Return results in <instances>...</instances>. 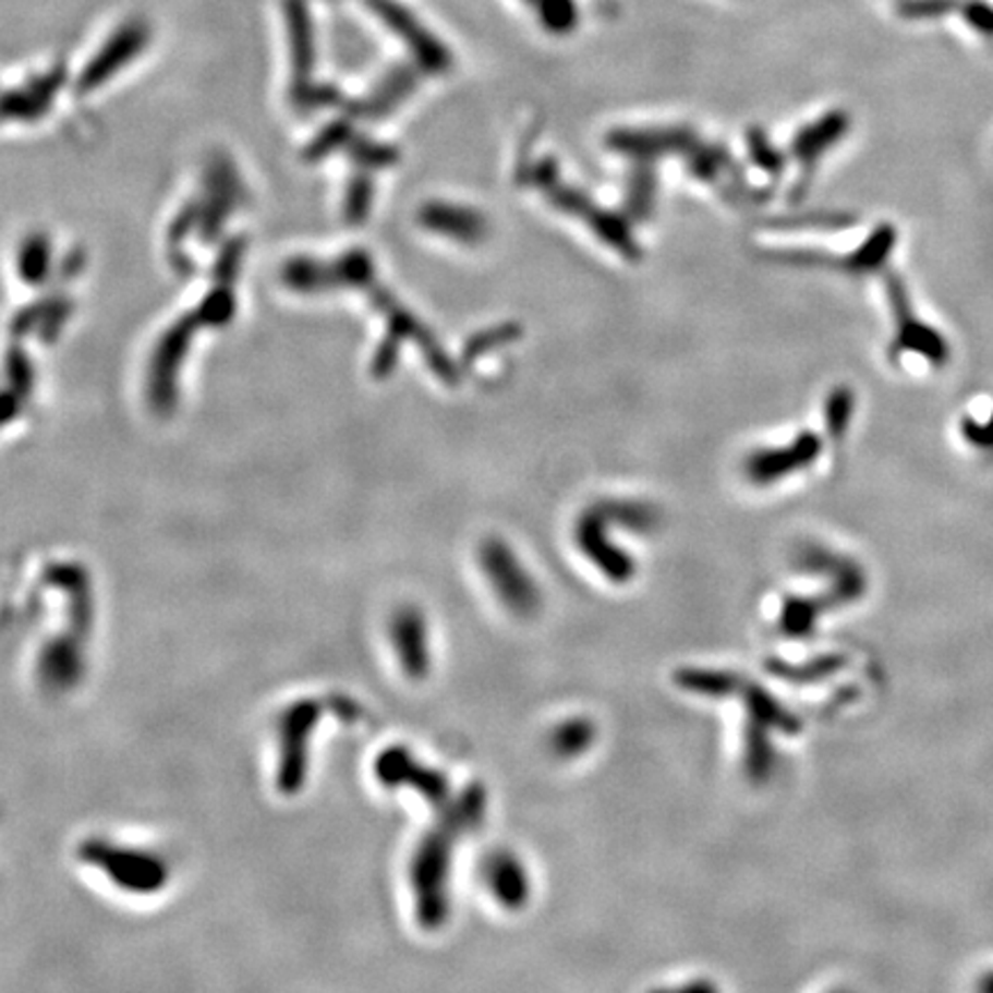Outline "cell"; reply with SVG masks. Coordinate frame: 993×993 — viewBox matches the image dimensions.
Segmentation results:
<instances>
[{
  "label": "cell",
  "mask_w": 993,
  "mask_h": 993,
  "mask_svg": "<svg viewBox=\"0 0 993 993\" xmlns=\"http://www.w3.org/2000/svg\"><path fill=\"white\" fill-rule=\"evenodd\" d=\"M483 881L491 895L509 911H520L532 895L524 864L511 851H495L483 862Z\"/></svg>",
  "instance_id": "cell-6"
},
{
  "label": "cell",
  "mask_w": 993,
  "mask_h": 993,
  "mask_svg": "<svg viewBox=\"0 0 993 993\" xmlns=\"http://www.w3.org/2000/svg\"><path fill=\"white\" fill-rule=\"evenodd\" d=\"M393 642L396 651L403 663V669L421 679L431 669V649H428V628L424 617L416 609H403L393 619Z\"/></svg>",
  "instance_id": "cell-10"
},
{
  "label": "cell",
  "mask_w": 993,
  "mask_h": 993,
  "mask_svg": "<svg viewBox=\"0 0 993 993\" xmlns=\"http://www.w3.org/2000/svg\"><path fill=\"white\" fill-rule=\"evenodd\" d=\"M550 33H568L578 26L580 8L576 0H522Z\"/></svg>",
  "instance_id": "cell-15"
},
{
  "label": "cell",
  "mask_w": 993,
  "mask_h": 993,
  "mask_svg": "<svg viewBox=\"0 0 993 993\" xmlns=\"http://www.w3.org/2000/svg\"><path fill=\"white\" fill-rule=\"evenodd\" d=\"M578 543L582 553L594 561L601 573L611 582L623 584L635 578V561L623 555L617 545H611L605 536V513L603 509L586 513L578 524Z\"/></svg>",
  "instance_id": "cell-5"
},
{
  "label": "cell",
  "mask_w": 993,
  "mask_h": 993,
  "mask_svg": "<svg viewBox=\"0 0 993 993\" xmlns=\"http://www.w3.org/2000/svg\"><path fill=\"white\" fill-rule=\"evenodd\" d=\"M819 451H821L819 437L814 433H802L791 444V447L777 449V451H764L756 458H752L748 464V474L756 483H771V481H777L791 472H798L806 468V464L814 462Z\"/></svg>",
  "instance_id": "cell-8"
},
{
  "label": "cell",
  "mask_w": 993,
  "mask_h": 993,
  "mask_svg": "<svg viewBox=\"0 0 993 993\" xmlns=\"http://www.w3.org/2000/svg\"><path fill=\"white\" fill-rule=\"evenodd\" d=\"M483 573L491 580L499 601L518 617H532L541 607V591L520 559L504 541L491 538L481 547Z\"/></svg>",
  "instance_id": "cell-4"
},
{
  "label": "cell",
  "mask_w": 993,
  "mask_h": 993,
  "mask_svg": "<svg viewBox=\"0 0 993 993\" xmlns=\"http://www.w3.org/2000/svg\"><path fill=\"white\" fill-rule=\"evenodd\" d=\"M377 771L387 785H400V782H405V785L416 787L419 794H424L431 802H447L449 798V779L437 771L419 766L410 756V752H385Z\"/></svg>",
  "instance_id": "cell-7"
},
{
  "label": "cell",
  "mask_w": 993,
  "mask_h": 993,
  "mask_svg": "<svg viewBox=\"0 0 993 993\" xmlns=\"http://www.w3.org/2000/svg\"><path fill=\"white\" fill-rule=\"evenodd\" d=\"M676 686L694 692V694H706V697H729L736 692L738 683H741V676L723 671V669H681L676 671Z\"/></svg>",
  "instance_id": "cell-13"
},
{
  "label": "cell",
  "mask_w": 993,
  "mask_h": 993,
  "mask_svg": "<svg viewBox=\"0 0 993 993\" xmlns=\"http://www.w3.org/2000/svg\"><path fill=\"white\" fill-rule=\"evenodd\" d=\"M885 292H887V302H891L895 323H897V334L891 346V356L895 359L904 352H913V354H920L924 362H929L932 366H945L949 362V343L945 341V336L938 329L916 318L913 304H911V298H908L904 279L897 277V274H887Z\"/></svg>",
  "instance_id": "cell-3"
},
{
  "label": "cell",
  "mask_w": 993,
  "mask_h": 993,
  "mask_svg": "<svg viewBox=\"0 0 993 993\" xmlns=\"http://www.w3.org/2000/svg\"><path fill=\"white\" fill-rule=\"evenodd\" d=\"M961 435L964 439L976 449L993 451V410L986 421H973V419H964L961 421Z\"/></svg>",
  "instance_id": "cell-17"
},
{
  "label": "cell",
  "mask_w": 993,
  "mask_h": 993,
  "mask_svg": "<svg viewBox=\"0 0 993 993\" xmlns=\"http://www.w3.org/2000/svg\"><path fill=\"white\" fill-rule=\"evenodd\" d=\"M984 986H986V989H991V991H993V978H991V980H989V982H986V984H984Z\"/></svg>",
  "instance_id": "cell-18"
},
{
  "label": "cell",
  "mask_w": 993,
  "mask_h": 993,
  "mask_svg": "<svg viewBox=\"0 0 993 993\" xmlns=\"http://www.w3.org/2000/svg\"><path fill=\"white\" fill-rule=\"evenodd\" d=\"M736 692L743 694L746 711H748V727H746V768L748 775L756 782H762L771 775L773 768V748L768 731H798L800 723L794 713L782 706L775 697L756 683H748L741 679ZM734 692V694H736Z\"/></svg>",
  "instance_id": "cell-2"
},
{
  "label": "cell",
  "mask_w": 993,
  "mask_h": 993,
  "mask_svg": "<svg viewBox=\"0 0 993 993\" xmlns=\"http://www.w3.org/2000/svg\"><path fill=\"white\" fill-rule=\"evenodd\" d=\"M373 8L400 37L410 41L414 53L424 60L428 68H433V70L447 68V62H449L447 49H444L439 41L424 26H421L408 10L396 5L393 0H373Z\"/></svg>",
  "instance_id": "cell-9"
},
{
  "label": "cell",
  "mask_w": 993,
  "mask_h": 993,
  "mask_svg": "<svg viewBox=\"0 0 993 993\" xmlns=\"http://www.w3.org/2000/svg\"><path fill=\"white\" fill-rule=\"evenodd\" d=\"M897 246V228L893 223H881L872 230V235L864 240L851 256L844 261V267L853 274H870L881 269L891 253Z\"/></svg>",
  "instance_id": "cell-12"
},
{
  "label": "cell",
  "mask_w": 993,
  "mask_h": 993,
  "mask_svg": "<svg viewBox=\"0 0 993 993\" xmlns=\"http://www.w3.org/2000/svg\"><path fill=\"white\" fill-rule=\"evenodd\" d=\"M488 796L481 785H470L460 798L444 810L437 826L424 837L414 858L412 881L416 891L419 920L426 929H437L449 916V874L453 844L472 833L485 816Z\"/></svg>",
  "instance_id": "cell-1"
},
{
  "label": "cell",
  "mask_w": 993,
  "mask_h": 993,
  "mask_svg": "<svg viewBox=\"0 0 993 993\" xmlns=\"http://www.w3.org/2000/svg\"><path fill=\"white\" fill-rule=\"evenodd\" d=\"M849 132V116L833 111L816 120L812 126H806L794 141V155L808 168L826 150Z\"/></svg>",
  "instance_id": "cell-11"
},
{
  "label": "cell",
  "mask_w": 993,
  "mask_h": 993,
  "mask_svg": "<svg viewBox=\"0 0 993 993\" xmlns=\"http://www.w3.org/2000/svg\"><path fill=\"white\" fill-rule=\"evenodd\" d=\"M596 741V725L589 717H570L550 734V750L559 759H576Z\"/></svg>",
  "instance_id": "cell-14"
},
{
  "label": "cell",
  "mask_w": 993,
  "mask_h": 993,
  "mask_svg": "<svg viewBox=\"0 0 993 993\" xmlns=\"http://www.w3.org/2000/svg\"><path fill=\"white\" fill-rule=\"evenodd\" d=\"M851 414H853L851 389H847V387L835 389L826 400V426L835 439H839L844 433L849 431Z\"/></svg>",
  "instance_id": "cell-16"
}]
</instances>
